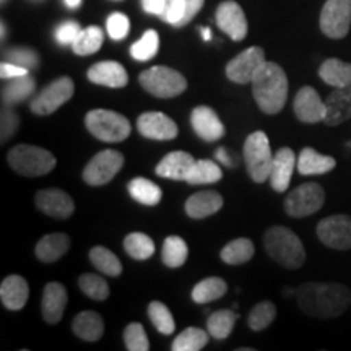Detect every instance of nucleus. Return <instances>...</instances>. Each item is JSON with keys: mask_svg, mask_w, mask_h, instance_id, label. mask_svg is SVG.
<instances>
[{"mask_svg": "<svg viewBox=\"0 0 351 351\" xmlns=\"http://www.w3.org/2000/svg\"><path fill=\"white\" fill-rule=\"evenodd\" d=\"M300 309L309 317H339L351 306V289L341 283H302L296 289Z\"/></svg>", "mask_w": 351, "mask_h": 351, "instance_id": "1", "label": "nucleus"}, {"mask_svg": "<svg viewBox=\"0 0 351 351\" xmlns=\"http://www.w3.org/2000/svg\"><path fill=\"white\" fill-rule=\"evenodd\" d=\"M252 95L262 112L274 116L283 111L288 99V77L285 70L267 60L254 77Z\"/></svg>", "mask_w": 351, "mask_h": 351, "instance_id": "2", "label": "nucleus"}, {"mask_svg": "<svg viewBox=\"0 0 351 351\" xmlns=\"http://www.w3.org/2000/svg\"><path fill=\"white\" fill-rule=\"evenodd\" d=\"M263 247L269 256L288 270H298L306 262V249L296 232L287 226H271L263 234Z\"/></svg>", "mask_w": 351, "mask_h": 351, "instance_id": "3", "label": "nucleus"}, {"mask_svg": "<svg viewBox=\"0 0 351 351\" xmlns=\"http://www.w3.org/2000/svg\"><path fill=\"white\" fill-rule=\"evenodd\" d=\"M7 161L13 171L26 178L46 176L56 168V156L49 150L36 145H15L7 155Z\"/></svg>", "mask_w": 351, "mask_h": 351, "instance_id": "4", "label": "nucleus"}, {"mask_svg": "<svg viewBox=\"0 0 351 351\" xmlns=\"http://www.w3.org/2000/svg\"><path fill=\"white\" fill-rule=\"evenodd\" d=\"M88 132L106 143H119L129 138L132 125L127 117L111 109H91L85 117Z\"/></svg>", "mask_w": 351, "mask_h": 351, "instance_id": "5", "label": "nucleus"}, {"mask_svg": "<svg viewBox=\"0 0 351 351\" xmlns=\"http://www.w3.org/2000/svg\"><path fill=\"white\" fill-rule=\"evenodd\" d=\"M244 161L247 168L249 178L254 182L262 184L270 178L271 163H274V153H271L269 137L265 132H252L244 142Z\"/></svg>", "mask_w": 351, "mask_h": 351, "instance_id": "6", "label": "nucleus"}, {"mask_svg": "<svg viewBox=\"0 0 351 351\" xmlns=\"http://www.w3.org/2000/svg\"><path fill=\"white\" fill-rule=\"evenodd\" d=\"M140 85L147 93H150L156 98H176L182 95L187 88V80L178 70L165 67V65H156L145 72L140 73L138 77Z\"/></svg>", "mask_w": 351, "mask_h": 351, "instance_id": "7", "label": "nucleus"}, {"mask_svg": "<svg viewBox=\"0 0 351 351\" xmlns=\"http://www.w3.org/2000/svg\"><path fill=\"white\" fill-rule=\"evenodd\" d=\"M326 192L317 182H306L293 189L285 199V212L291 218L311 217L324 207Z\"/></svg>", "mask_w": 351, "mask_h": 351, "instance_id": "8", "label": "nucleus"}, {"mask_svg": "<svg viewBox=\"0 0 351 351\" xmlns=\"http://www.w3.org/2000/svg\"><path fill=\"white\" fill-rule=\"evenodd\" d=\"M125 160L124 155L117 150H103L98 155H95L88 161V165L83 169V181L88 186H104L111 182L116 178L117 173L122 169Z\"/></svg>", "mask_w": 351, "mask_h": 351, "instance_id": "9", "label": "nucleus"}, {"mask_svg": "<svg viewBox=\"0 0 351 351\" xmlns=\"http://www.w3.org/2000/svg\"><path fill=\"white\" fill-rule=\"evenodd\" d=\"M73 93H75V83H73L72 78L60 77L44 88L36 98H33L29 108L38 116H49L62 104L67 103Z\"/></svg>", "mask_w": 351, "mask_h": 351, "instance_id": "10", "label": "nucleus"}, {"mask_svg": "<svg viewBox=\"0 0 351 351\" xmlns=\"http://www.w3.org/2000/svg\"><path fill=\"white\" fill-rule=\"evenodd\" d=\"M319 25L327 38H345L351 26V0H327L320 12Z\"/></svg>", "mask_w": 351, "mask_h": 351, "instance_id": "11", "label": "nucleus"}, {"mask_svg": "<svg viewBox=\"0 0 351 351\" xmlns=\"http://www.w3.org/2000/svg\"><path fill=\"white\" fill-rule=\"evenodd\" d=\"M320 243L335 251L351 249V217L350 215H332L320 219L317 225Z\"/></svg>", "mask_w": 351, "mask_h": 351, "instance_id": "12", "label": "nucleus"}, {"mask_svg": "<svg viewBox=\"0 0 351 351\" xmlns=\"http://www.w3.org/2000/svg\"><path fill=\"white\" fill-rule=\"evenodd\" d=\"M267 62L265 51L258 46H252L245 49L230 60L226 65V77L238 85L252 83L256 73Z\"/></svg>", "mask_w": 351, "mask_h": 351, "instance_id": "13", "label": "nucleus"}, {"mask_svg": "<svg viewBox=\"0 0 351 351\" xmlns=\"http://www.w3.org/2000/svg\"><path fill=\"white\" fill-rule=\"evenodd\" d=\"M215 20H217L218 28L226 33L232 41H243L247 36V19H245L243 7L234 0L219 3Z\"/></svg>", "mask_w": 351, "mask_h": 351, "instance_id": "14", "label": "nucleus"}, {"mask_svg": "<svg viewBox=\"0 0 351 351\" xmlns=\"http://www.w3.org/2000/svg\"><path fill=\"white\" fill-rule=\"evenodd\" d=\"M293 111L298 121L304 124H317L326 121V101H322L313 86H302L295 96Z\"/></svg>", "mask_w": 351, "mask_h": 351, "instance_id": "15", "label": "nucleus"}, {"mask_svg": "<svg viewBox=\"0 0 351 351\" xmlns=\"http://www.w3.org/2000/svg\"><path fill=\"white\" fill-rule=\"evenodd\" d=\"M137 130L142 137L150 140H173L179 134L176 122L158 111L143 112L137 121Z\"/></svg>", "mask_w": 351, "mask_h": 351, "instance_id": "16", "label": "nucleus"}, {"mask_svg": "<svg viewBox=\"0 0 351 351\" xmlns=\"http://www.w3.org/2000/svg\"><path fill=\"white\" fill-rule=\"evenodd\" d=\"M34 204L38 210L46 213L47 217L57 219H67L75 210V202L67 192L60 191V189H44L39 191L34 197Z\"/></svg>", "mask_w": 351, "mask_h": 351, "instance_id": "17", "label": "nucleus"}, {"mask_svg": "<svg viewBox=\"0 0 351 351\" xmlns=\"http://www.w3.org/2000/svg\"><path fill=\"white\" fill-rule=\"evenodd\" d=\"M67 301H69V295L64 285L57 282L47 283L46 287H44L43 301H41L43 319L46 320L47 324H51V326L59 324L64 317Z\"/></svg>", "mask_w": 351, "mask_h": 351, "instance_id": "18", "label": "nucleus"}, {"mask_svg": "<svg viewBox=\"0 0 351 351\" xmlns=\"http://www.w3.org/2000/svg\"><path fill=\"white\" fill-rule=\"evenodd\" d=\"M191 124L197 137L205 142H217L225 135V125L208 106H197L191 114Z\"/></svg>", "mask_w": 351, "mask_h": 351, "instance_id": "19", "label": "nucleus"}, {"mask_svg": "<svg viewBox=\"0 0 351 351\" xmlns=\"http://www.w3.org/2000/svg\"><path fill=\"white\" fill-rule=\"evenodd\" d=\"M296 165L298 161H296L295 152H293L291 148L283 147L275 153L274 163H271L270 178H269L270 186L275 192L282 194V192H285L289 187L293 171H295Z\"/></svg>", "mask_w": 351, "mask_h": 351, "instance_id": "20", "label": "nucleus"}, {"mask_svg": "<svg viewBox=\"0 0 351 351\" xmlns=\"http://www.w3.org/2000/svg\"><path fill=\"white\" fill-rule=\"evenodd\" d=\"M86 75L88 80L95 85L108 88H124L129 83V75L124 65L114 60H103V62L91 65Z\"/></svg>", "mask_w": 351, "mask_h": 351, "instance_id": "21", "label": "nucleus"}, {"mask_svg": "<svg viewBox=\"0 0 351 351\" xmlns=\"http://www.w3.org/2000/svg\"><path fill=\"white\" fill-rule=\"evenodd\" d=\"M194 156L187 152H171L156 166L155 173L160 178L173 179V181H187L189 174L194 168Z\"/></svg>", "mask_w": 351, "mask_h": 351, "instance_id": "22", "label": "nucleus"}, {"mask_svg": "<svg viewBox=\"0 0 351 351\" xmlns=\"http://www.w3.org/2000/svg\"><path fill=\"white\" fill-rule=\"evenodd\" d=\"M326 121L324 124L335 127L351 119V83L335 88L326 99Z\"/></svg>", "mask_w": 351, "mask_h": 351, "instance_id": "23", "label": "nucleus"}, {"mask_svg": "<svg viewBox=\"0 0 351 351\" xmlns=\"http://www.w3.org/2000/svg\"><path fill=\"white\" fill-rule=\"evenodd\" d=\"M29 296V287L20 275H10L0 285V300L10 311L23 309Z\"/></svg>", "mask_w": 351, "mask_h": 351, "instance_id": "24", "label": "nucleus"}, {"mask_svg": "<svg viewBox=\"0 0 351 351\" xmlns=\"http://www.w3.org/2000/svg\"><path fill=\"white\" fill-rule=\"evenodd\" d=\"M223 207V197L215 191H202L191 195L186 202V213L194 219L208 218Z\"/></svg>", "mask_w": 351, "mask_h": 351, "instance_id": "25", "label": "nucleus"}, {"mask_svg": "<svg viewBox=\"0 0 351 351\" xmlns=\"http://www.w3.org/2000/svg\"><path fill=\"white\" fill-rule=\"evenodd\" d=\"M70 243L72 241L64 232H52V234H46L39 239L34 254L44 263L57 262L69 252Z\"/></svg>", "mask_w": 351, "mask_h": 351, "instance_id": "26", "label": "nucleus"}, {"mask_svg": "<svg viewBox=\"0 0 351 351\" xmlns=\"http://www.w3.org/2000/svg\"><path fill=\"white\" fill-rule=\"evenodd\" d=\"M335 158L320 155L314 148L306 147L302 148L300 156H298L296 168L301 176H319L330 173L332 169H335Z\"/></svg>", "mask_w": 351, "mask_h": 351, "instance_id": "27", "label": "nucleus"}, {"mask_svg": "<svg viewBox=\"0 0 351 351\" xmlns=\"http://www.w3.org/2000/svg\"><path fill=\"white\" fill-rule=\"evenodd\" d=\"M72 330L78 339L85 341H98L104 333L103 317L95 311H83L73 319Z\"/></svg>", "mask_w": 351, "mask_h": 351, "instance_id": "28", "label": "nucleus"}, {"mask_svg": "<svg viewBox=\"0 0 351 351\" xmlns=\"http://www.w3.org/2000/svg\"><path fill=\"white\" fill-rule=\"evenodd\" d=\"M34 88H36V80L29 73L10 78V80H7V85L2 88V103L5 106L19 104L34 93Z\"/></svg>", "mask_w": 351, "mask_h": 351, "instance_id": "29", "label": "nucleus"}, {"mask_svg": "<svg viewBox=\"0 0 351 351\" xmlns=\"http://www.w3.org/2000/svg\"><path fill=\"white\" fill-rule=\"evenodd\" d=\"M320 80L333 88L346 86L351 83V64L343 62V60L332 59L324 60L322 65L319 67Z\"/></svg>", "mask_w": 351, "mask_h": 351, "instance_id": "30", "label": "nucleus"}, {"mask_svg": "<svg viewBox=\"0 0 351 351\" xmlns=\"http://www.w3.org/2000/svg\"><path fill=\"white\" fill-rule=\"evenodd\" d=\"M129 194L132 199L142 205H148V207H155L163 199V192L161 187L156 186L150 179L145 178H135L129 182Z\"/></svg>", "mask_w": 351, "mask_h": 351, "instance_id": "31", "label": "nucleus"}, {"mask_svg": "<svg viewBox=\"0 0 351 351\" xmlns=\"http://www.w3.org/2000/svg\"><path fill=\"white\" fill-rule=\"evenodd\" d=\"M228 291V285L219 276H208L199 282L192 289V301L197 304H208V302L217 301L225 296Z\"/></svg>", "mask_w": 351, "mask_h": 351, "instance_id": "32", "label": "nucleus"}, {"mask_svg": "<svg viewBox=\"0 0 351 351\" xmlns=\"http://www.w3.org/2000/svg\"><path fill=\"white\" fill-rule=\"evenodd\" d=\"M256 254L254 243L247 238H238L228 243L219 252L221 261L228 265H241V263L249 262Z\"/></svg>", "mask_w": 351, "mask_h": 351, "instance_id": "33", "label": "nucleus"}, {"mask_svg": "<svg viewBox=\"0 0 351 351\" xmlns=\"http://www.w3.org/2000/svg\"><path fill=\"white\" fill-rule=\"evenodd\" d=\"M189 247L186 241L179 236H168L165 239L163 251H161V261L169 269H179L187 261Z\"/></svg>", "mask_w": 351, "mask_h": 351, "instance_id": "34", "label": "nucleus"}, {"mask_svg": "<svg viewBox=\"0 0 351 351\" xmlns=\"http://www.w3.org/2000/svg\"><path fill=\"white\" fill-rule=\"evenodd\" d=\"M236 320H238V314L234 311H217V313L210 314V317L207 319V330L213 339L225 340L231 335Z\"/></svg>", "mask_w": 351, "mask_h": 351, "instance_id": "35", "label": "nucleus"}, {"mask_svg": "<svg viewBox=\"0 0 351 351\" xmlns=\"http://www.w3.org/2000/svg\"><path fill=\"white\" fill-rule=\"evenodd\" d=\"M103 41V29L98 28V26H88V28L78 33L77 39L72 44V49L77 56H91L101 49Z\"/></svg>", "mask_w": 351, "mask_h": 351, "instance_id": "36", "label": "nucleus"}, {"mask_svg": "<svg viewBox=\"0 0 351 351\" xmlns=\"http://www.w3.org/2000/svg\"><path fill=\"white\" fill-rule=\"evenodd\" d=\"M221 168H219L215 161L199 160L195 161L194 168H192L186 182L192 184V186H207V184H215L221 181Z\"/></svg>", "mask_w": 351, "mask_h": 351, "instance_id": "37", "label": "nucleus"}, {"mask_svg": "<svg viewBox=\"0 0 351 351\" xmlns=\"http://www.w3.org/2000/svg\"><path fill=\"white\" fill-rule=\"evenodd\" d=\"M208 330H202L197 327H189L176 337L173 341V351H200L208 343Z\"/></svg>", "mask_w": 351, "mask_h": 351, "instance_id": "38", "label": "nucleus"}, {"mask_svg": "<svg viewBox=\"0 0 351 351\" xmlns=\"http://www.w3.org/2000/svg\"><path fill=\"white\" fill-rule=\"evenodd\" d=\"M90 261L98 269L101 274L108 276H119L122 274V263L116 254L103 247V245H96L90 251Z\"/></svg>", "mask_w": 351, "mask_h": 351, "instance_id": "39", "label": "nucleus"}, {"mask_svg": "<svg viewBox=\"0 0 351 351\" xmlns=\"http://www.w3.org/2000/svg\"><path fill=\"white\" fill-rule=\"evenodd\" d=\"M124 249L135 261H147L155 254V243L143 232H130L124 239Z\"/></svg>", "mask_w": 351, "mask_h": 351, "instance_id": "40", "label": "nucleus"}, {"mask_svg": "<svg viewBox=\"0 0 351 351\" xmlns=\"http://www.w3.org/2000/svg\"><path fill=\"white\" fill-rule=\"evenodd\" d=\"M275 317H276V306L274 302L271 301L257 302V304L251 309V313H249V317H247L249 328L254 332L265 330V328L274 322Z\"/></svg>", "mask_w": 351, "mask_h": 351, "instance_id": "41", "label": "nucleus"}, {"mask_svg": "<svg viewBox=\"0 0 351 351\" xmlns=\"http://www.w3.org/2000/svg\"><path fill=\"white\" fill-rule=\"evenodd\" d=\"M158 49H160V36H158L155 29H147L137 43L132 44L130 54L135 60L145 62V60L153 59Z\"/></svg>", "mask_w": 351, "mask_h": 351, "instance_id": "42", "label": "nucleus"}, {"mask_svg": "<svg viewBox=\"0 0 351 351\" xmlns=\"http://www.w3.org/2000/svg\"><path fill=\"white\" fill-rule=\"evenodd\" d=\"M148 317L155 328L163 335H171L176 328V322L173 314L168 309V306L160 301H152L148 304Z\"/></svg>", "mask_w": 351, "mask_h": 351, "instance_id": "43", "label": "nucleus"}, {"mask_svg": "<svg viewBox=\"0 0 351 351\" xmlns=\"http://www.w3.org/2000/svg\"><path fill=\"white\" fill-rule=\"evenodd\" d=\"M78 287L82 293L93 301H104L109 296V287L106 280L101 278L99 275L95 274H83L78 278Z\"/></svg>", "mask_w": 351, "mask_h": 351, "instance_id": "44", "label": "nucleus"}, {"mask_svg": "<svg viewBox=\"0 0 351 351\" xmlns=\"http://www.w3.org/2000/svg\"><path fill=\"white\" fill-rule=\"evenodd\" d=\"M124 343L129 351H148L150 350V340L142 324L132 322L124 330Z\"/></svg>", "mask_w": 351, "mask_h": 351, "instance_id": "45", "label": "nucleus"}, {"mask_svg": "<svg viewBox=\"0 0 351 351\" xmlns=\"http://www.w3.org/2000/svg\"><path fill=\"white\" fill-rule=\"evenodd\" d=\"M5 59L21 67L32 70L39 65V54L36 51L28 49V47H13L5 52Z\"/></svg>", "mask_w": 351, "mask_h": 351, "instance_id": "46", "label": "nucleus"}, {"mask_svg": "<svg viewBox=\"0 0 351 351\" xmlns=\"http://www.w3.org/2000/svg\"><path fill=\"white\" fill-rule=\"evenodd\" d=\"M106 28H108L109 38L114 39V41H122V39L127 38V34H129V29H130L129 16L121 12L111 13L108 19Z\"/></svg>", "mask_w": 351, "mask_h": 351, "instance_id": "47", "label": "nucleus"}, {"mask_svg": "<svg viewBox=\"0 0 351 351\" xmlns=\"http://www.w3.org/2000/svg\"><path fill=\"white\" fill-rule=\"evenodd\" d=\"M20 127V117L19 114L10 106H5L3 104V109H2V117H0V140H2V143H5L7 140H10L13 135L16 134V130H19Z\"/></svg>", "mask_w": 351, "mask_h": 351, "instance_id": "48", "label": "nucleus"}, {"mask_svg": "<svg viewBox=\"0 0 351 351\" xmlns=\"http://www.w3.org/2000/svg\"><path fill=\"white\" fill-rule=\"evenodd\" d=\"M184 8H186V0H165V12L161 15L166 23L173 25L178 28L179 21L182 20Z\"/></svg>", "mask_w": 351, "mask_h": 351, "instance_id": "49", "label": "nucleus"}, {"mask_svg": "<svg viewBox=\"0 0 351 351\" xmlns=\"http://www.w3.org/2000/svg\"><path fill=\"white\" fill-rule=\"evenodd\" d=\"M80 32L82 28L77 21H64V23H60L59 28L56 29V39L57 43L62 44V46H67V44H73Z\"/></svg>", "mask_w": 351, "mask_h": 351, "instance_id": "50", "label": "nucleus"}, {"mask_svg": "<svg viewBox=\"0 0 351 351\" xmlns=\"http://www.w3.org/2000/svg\"><path fill=\"white\" fill-rule=\"evenodd\" d=\"M204 3H205V0H186V8H184L182 20L179 21L178 28H182V26L189 25V21L194 20V16L202 10Z\"/></svg>", "mask_w": 351, "mask_h": 351, "instance_id": "51", "label": "nucleus"}, {"mask_svg": "<svg viewBox=\"0 0 351 351\" xmlns=\"http://www.w3.org/2000/svg\"><path fill=\"white\" fill-rule=\"evenodd\" d=\"M28 72H29L28 69L21 67V65H16L13 62H8V60H5V62H2V65H0V77H2L3 80H10V78L26 75Z\"/></svg>", "mask_w": 351, "mask_h": 351, "instance_id": "52", "label": "nucleus"}, {"mask_svg": "<svg viewBox=\"0 0 351 351\" xmlns=\"http://www.w3.org/2000/svg\"><path fill=\"white\" fill-rule=\"evenodd\" d=\"M142 7L147 13L158 15L161 19L165 12V0H142Z\"/></svg>", "mask_w": 351, "mask_h": 351, "instance_id": "53", "label": "nucleus"}, {"mask_svg": "<svg viewBox=\"0 0 351 351\" xmlns=\"http://www.w3.org/2000/svg\"><path fill=\"white\" fill-rule=\"evenodd\" d=\"M215 158H217L218 163H221V165H225V166H232V161H231L230 155H228V153H226V148H223V147L218 148Z\"/></svg>", "mask_w": 351, "mask_h": 351, "instance_id": "54", "label": "nucleus"}, {"mask_svg": "<svg viewBox=\"0 0 351 351\" xmlns=\"http://www.w3.org/2000/svg\"><path fill=\"white\" fill-rule=\"evenodd\" d=\"M64 2L69 8H78L82 5V0H64Z\"/></svg>", "mask_w": 351, "mask_h": 351, "instance_id": "55", "label": "nucleus"}, {"mask_svg": "<svg viewBox=\"0 0 351 351\" xmlns=\"http://www.w3.org/2000/svg\"><path fill=\"white\" fill-rule=\"evenodd\" d=\"M202 38H204V41H210L212 39V32H210V28H202Z\"/></svg>", "mask_w": 351, "mask_h": 351, "instance_id": "56", "label": "nucleus"}, {"mask_svg": "<svg viewBox=\"0 0 351 351\" xmlns=\"http://www.w3.org/2000/svg\"><path fill=\"white\" fill-rule=\"evenodd\" d=\"M3 36H5V25L2 23V38H3Z\"/></svg>", "mask_w": 351, "mask_h": 351, "instance_id": "57", "label": "nucleus"}]
</instances>
